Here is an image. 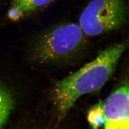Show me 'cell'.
Listing matches in <instances>:
<instances>
[{
    "label": "cell",
    "instance_id": "obj_1",
    "mask_svg": "<svg viewBox=\"0 0 129 129\" xmlns=\"http://www.w3.org/2000/svg\"><path fill=\"white\" fill-rule=\"evenodd\" d=\"M129 41L116 43L102 51L91 61L56 83L53 99L63 116L81 97L101 88L114 73Z\"/></svg>",
    "mask_w": 129,
    "mask_h": 129
},
{
    "label": "cell",
    "instance_id": "obj_2",
    "mask_svg": "<svg viewBox=\"0 0 129 129\" xmlns=\"http://www.w3.org/2000/svg\"><path fill=\"white\" fill-rule=\"evenodd\" d=\"M87 37L78 23L58 24L39 36L34 46V56L46 62L69 59L86 47Z\"/></svg>",
    "mask_w": 129,
    "mask_h": 129
},
{
    "label": "cell",
    "instance_id": "obj_3",
    "mask_svg": "<svg viewBox=\"0 0 129 129\" xmlns=\"http://www.w3.org/2000/svg\"><path fill=\"white\" fill-rule=\"evenodd\" d=\"M128 15L125 0H91L80 14L78 24L87 37H96L122 27Z\"/></svg>",
    "mask_w": 129,
    "mask_h": 129
},
{
    "label": "cell",
    "instance_id": "obj_4",
    "mask_svg": "<svg viewBox=\"0 0 129 129\" xmlns=\"http://www.w3.org/2000/svg\"><path fill=\"white\" fill-rule=\"evenodd\" d=\"M87 119L91 129H129V84L91 107Z\"/></svg>",
    "mask_w": 129,
    "mask_h": 129
},
{
    "label": "cell",
    "instance_id": "obj_5",
    "mask_svg": "<svg viewBox=\"0 0 129 129\" xmlns=\"http://www.w3.org/2000/svg\"><path fill=\"white\" fill-rule=\"evenodd\" d=\"M13 107V100L9 92L0 86V129L7 122Z\"/></svg>",
    "mask_w": 129,
    "mask_h": 129
},
{
    "label": "cell",
    "instance_id": "obj_6",
    "mask_svg": "<svg viewBox=\"0 0 129 129\" xmlns=\"http://www.w3.org/2000/svg\"><path fill=\"white\" fill-rule=\"evenodd\" d=\"M53 0H13V6L21 10L25 15L48 5Z\"/></svg>",
    "mask_w": 129,
    "mask_h": 129
},
{
    "label": "cell",
    "instance_id": "obj_7",
    "mask_svg": "<svg viewBox=\"0 0 129 129\" xmlns=\"http://www.w3.org/2000/svg\"><path fill=\"white\" fill-rule=\"evenodd\" d=\"M24 14L18 8L11 6L8 13V17L11 21L16 22L24 17Z\"/></svg>",
    "mask_w": 129,
    "mask_h": 129
}]
</instances>
